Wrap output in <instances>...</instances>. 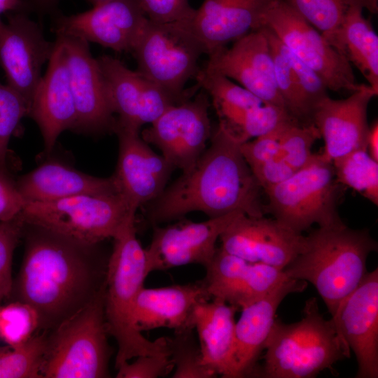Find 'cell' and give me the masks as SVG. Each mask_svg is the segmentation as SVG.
<instances>
[{
	"instance_id": "obj_1",
	"label": "cell",
	"mask_w": 378,
	"mask_h": 378,
	"mask_svg": "<svg viewBox=\"0 0 378 378\" xmlns=\"http://www.w3.org/2000/svg\"><path fill=\"white\" fill-rule=\"evenodd\" d=\"M24 253L11 300L37 312L48 332L89 304L105 287L108 257L97 244L24 223Z\"/></svg>"
},
{
	"instance_id": "obj_2",
	"label": "cell",
	"mask_w": 378,
	"mask_h": 378,
	"mask_svg": "<svg viewBox=\"0 0 378 378\" xmlns=\"http://www.w3.org/2000/svg\"><path fill=\"white\" fill-rule=\"evenodd\" d=\"M210 139L211 145L193 167L146 204L153 225L192 211L203 212L209 218L237 211L249 216H264L262 189L241 153L240 144L218 126Z\"/></svg>"
},
{
	"instance_id": "obj_3",
	"label": "cell",
	"mask_w": 378,
	"mask_h": 378,
	"mask_svg": "<svg viewBox=\"0 0 378 378\" xmlns=\"http://www.w3.org/2000/svg\"><path fill=\"white\" fill-rule=\"evenodd\" d=\"M304 237L302 250L283 271L289 279L314 285L334 317L368 272L367 259L377 251V242L368 229L346 225L319 227Z\"/></svg>"
},
{
	"instance_id": "obj_4",
	"label": "cell",
	"mask_w": 378,
	"mask_h": 378,
	"mask_svg": "<svg viewBox=\"0 0 378 378\" xmlns=\"http://www.w3.org/2000/svg\"><path fill=\"white\" fill-rule=\"evenodd\" d=\"M106 276L104 313L110 336L117 344L115 368L140 355L170 354L169 337L150 341L134 321L136 298L146 276L145 250L136 234L135 218L113 238Z\"/></svg>"
},
{
	"instance_id": "obj_5",
	"label": "cell",
	"mask_w": 378,
	"mask_h": 378,
	"mask_svg": "<svg viewBox=\"0 0 378 378\" xmlns=\"http://www.w3.org/2000/svg\"><path fill=\"white\" fill-rule=\"evenodd\" d=\"M302 314L293 323L275 319L264 347V365L256 377L313 378L351 357L341 330L332 318H323L316 298L305 302Z\"/></svg>"
},
{
	"instance_id": "obj_6",
	"label": "cell",
	"mask_w": 378,
	"mask_h": 378,
	"mask_svg": "<svg viewBox=\"0 0 378 378\" xmlns=\"http://www.w3.org/2000/svg\"><path fill=\"white\" fill-rule=\"evenodd\" d=\"M104 295L105 287L85 307L48 331L42 378L110 377L112 353L108 341Z\"/></svg>"
},
{
	"instance_id": "obj_7",
	"label": "cell",
	"mask_w": 378,
	"mask_h": 378,
	"mask_svg": "<svg viewBox=\"0 0 378 378\" xmlns=\"http://www.w3.org/2000/svg\"><path fill=\"white\" fill-rule=\"evenodd\" d=\"M342 186L332 162L314 153L288 179L264 190L268 198L265 211L299 234L314 224L321 227L344 225L337 211Z\"/></svg>"
},
{
	"instance_id": "obj_8",
	"label": "cell",
	"mask_w": 378,
	"mask_h": 378,
	"mask_svg": "<svg viewBox=\"0 0 378 378\" xmlns=\"http://www.w3.org/2000/svg\"><path fill=\"white\" fill-rule=\"evenodd\" d=\"M136 212L120 192L81 195L50 202H26L24 223L42 227L79 241L97 244L113 239Z\"/></svg>"
},
{
	"instance_id": "obj_9",
	"label": "cell",
	"mask_w": 378,
	"mask_h": 378,
	"mask_svg": "<svg viewBox=\"0 0 378 378\" xmlns=\"http://www.w3.org/2000/svg\"><path fill=\"white\" fill-rule=\"evenodd\" d=\"M190 21L159 23L148 20L132 52L137 71L150 79L178 104L192 97L195 91L184 87L197 77V62L206 53L189 27Z\"/></svg>"
},
{
	"instance_id": "obj_10",
	"label": "cell",
	"mask_w": 378,
	"mask_h": 378,
	"mask_svg": "<svg viewBox=\"0 0 378 378\" xmlns=\"http://www.w3.org/2000/svg\"><path fill=\"white\" fill-rule=\"evenodd\" d=\"M270 29L299 59L335 92L360 88L352 66L323 35L284 0H270L262 27Z\"/></svg>"
},
{
	"instance_id": "obj_11",
	"label": "cell",
	"mask_w": 378,
	"mask_h": 378,
	"mask_svg": "<svg viewBox=\"0 0 378 378\" xmlns=\"http://www.w3.org/2000/svg\"><path fill=\"white\" fill-rule=\"evenodd\" d=\"M209 106L208 94L202 90L193 99L167 108L142 132L141 138L158 148L175 168L187 172L204 152L211 138Z\"/></svg>"
},
{
	"instance_id": "obj_12",
	"label": "cell",
	"mask_w": 378,
	"mask_h": 378,
	"mask_svg": "<svg viewBox=\"0 0 378 378\" xmlns=\"http://www.w3.org/2000/svg\"><path fill=\"white\" fill-rule=\"evenodd\" d=\"M7 21L0 16V66L6 85L18 93L29 106L42 77L43 65L48 62L55 41H48L41 26L28 12L7 13Z\"/></svg>"
},
{
	"instance_id": "obj_13",
	"label": "cell",
	"mask_w": 378,
	"mask_h": 378,
	"mask_svg": "<svg viewBox=\"0 0 378 378\" xmlns=\"http://www.w3.org/2000/svg\"><path fill=\"white\" fill-rule=\"evenodd\" d=\"M148 20L139 0H108L85 12L57 15L53 29L56 35L132 53Z\"/></svg>"
},
{
	"instance_id": "obj_14",
	"label": "cell",
	"mask_w": 378,
	"mask_h": 378,
	"mask_svg": "<svg viewBox=\"0 0 378 378\" xmlns=\"http://www.w3.org/2000/svg\"><path fill=\"white\" fill-rule=\"evenodd\" d=\"M241 214L237 211L202 222L183 220L165 227L153 225L151 241L144 248L148 274L188 264L205 268L220 234Z\"/></svg>"
},
{
	"instance_id": "obj_15",
	"label": "cell",
	"mask_w": 378,
	"mask_h": 378,
	"mask_svg": "<svg viewBox=\"0 0 378 378\" xmlns=\"http://www.w3.org/2000/svg\"><path fill=\"white\" fill-rule=\"evenodd\" d=\"M64 45L76 122L74 131L89 134L113 132L116 118L97 59L89 43L79 38L57 35Z\"/></svg>"
},
{
	"instance_id": "obj_16",
	"label": "cell",
	"mask_w": 378,
	"mask_h": 378,
	"mask_svg": "<svg viewBox=\"0 0 378 378\" xmlns=\"http://www.w3.org/2000/svg\"><path fill=\"white\" fill-rule=\"evenodd\" d=\"M97 62L104 78L115 124L140 130L178 102L150 79L120 60L102 55Z\"/></svg>"
},
{
	"instance_id": "obj_17",
	"label": "cell",
	"mask_w": 378,
	"mask_h": 378,
	"mask_svg": "<svg viewBox=\"0 0 378 378\" xmlns=\"http://www.w3.org/2000/svg\"><path fill=\"white\" fill-rule=\"evenodd\" d=\"M113 132L118 138L119 152L112 176L131 209L136 212L163 192L176 168L149 147L139 130L115 125Z\"/></svg>"
},
{
	"instance_id": "obj_18",
	"label": "cell",
	"mask_w": 378,
	"mask_h": 378,
	"mask_svg": "<svg viewBox=\"0 0 378 378\" xmlns=\"http://www.w3.org/2000/svg\"><path fill=\"white\" fill-rule=\"evenodd\" d=\"M304 236L275 218L238 216L220 234V248L251 262L284 270L302 250Z\"/></svg>"
},
{
	"instance_id": "obj_19",
	"label": "cell",
	"mask_w": 378,
	"mask_h": 378,
	"mask_svg": "<svg viewBox=\"0 0 378 378\" xmlns=\"http://www.w3.org/2000/svg\"><path fill=\"white\" fill-rule=\"evenodd\" d=\"M204 68L235 80L265 104L286 110L276 85L270 46L261 28L234 41L230 48L209 55Z\"/></svg>"
},
{
	"instance_id": "obj_20",
	"label": "cell",
	"mask_w": 378,
	"mask_h": 378,
	"mask_svg": "<svg viewBox=\"0 0 378 378\" xmlns=\"http://www.w3.org/2000/svg\"><path fill=\"white\" fill-rule=\"evenodd\" d=\"M377 94L368 84L363 83L345 99L328 96L314 106L311 120L323 139L324 158L332 162L352 151L367 150L368 106Z\"/></svg>"
},
{
	"instance_id": "obj_21",
	"label": "cell",
	"mask_w": 378,
	"mask_h": 378,
	"mask_svg": "<svg viewBox=\"0 0 378 378\" xmlns=\"http://www.w3.org/2000/svg\"><path fill=\"white\" fill-rule=\"evenodd\" d=\"M356 357V378L378 377V270L368 272L331 317Z\"/></svg>"
},
{
	"instance_id": "obj_22",
	"label": "cell",
	"mask_w": 378,
	"mask_h": 378,
	"mask_svg": "<svg viewBox=\"0 0 378 378\" xmlns=\"http://www.w3.org/2000/svg\"><path fill=\"white\" fill-rule=\"evenodd\" d=\"M205 270L202 280L211 300L241 309L289 279L282 270L247 261L220 247L217 248Z\"/></svg>"
},
{
	"instance_id": "obj_23",
	"label": "cell",
	"mask_w": 378,
	"mask_h": 378,
	"mask_svg": "<svg viewBox=\"0 0 378 378\" xmlns=\"http://www.w3.org/2000/svg\"><path fill=\"white\" fill-rule=\"evenodd\" d=\"M48 64L34 92L28 115L37 124L45 150L49 153L58 136L65 130H74L76 122L66 55L59 37H56Z\"/></svg>"
},
{
	"instance_id": "obj_24",
	"label": "cell",
	"mask_w": 378,
	"mask_h": 378,
	"mask_svg": "<svg viewBox=\"0 0 378 378\" xmlns=\"http://www.w3.org/2000/svg\"><path fill=\"white\" fill-rule=\"evenodd\" d=\"M270 0H204L189 27L208 55L260 29Z\"/></svg>"
},
{
	"instance_id": "obj_25",
	"label": "cell",
	"mask_w": 378,
	"mask_h": 378,
	"mask_svg": "<svg viewBox=\"0 0 378 378\" xmlns=\"http://www.w3.org/2000/svg\"><path fill=\"white\" fill-rule=\"evenodd\" d=\"M307 285L306 281L288 279L241 309L234 328L236 378L256 376L257 362L264 350L279 306L288 295L302 292Z\"/></svg>"
},
{
	"instance_id": "obj_26",
	"label": "cell",
	"mask_w": 378,
	"mask_h": 378,
	"mask_svg": "<svg viewBox=\"0 0 378 378\" xmlns=\"http://www.w3.org/2000/svg\"><path fill=\"white\" fill-rule=\"evenodd\" d=\"M209 300L202 280L161 288L144 286L135 302V326L141 332L158 328L174 332L194 330L197 307Z\"/></svg>"
},
{
	"instance_id": "obj_27",
	"label": "cell",
	"mask_w": 378,
	"mask_h": 378,
	"mask_svg": "<svg viewBox=\"0 0 378 378\" xmlns=\"http://www.w3.org/2000/svg\"><path fill=\"white\" fill-rule=\"evenodd\" d=\"M16 183L26 202L120 192L113 176H93L54 160L46 161L20 176Z\"/></svg>"
},
{
	"instance_id": "obj_28",
	"label": "cell",
	"mask_w": 378,
	"mask_h": 378,
	"mask_svg": "<svg viewBox=\"0 0 378 378\" xmlns=\"http://www.w3.org/2000/svg\"><path fill=\"white\" fill-rule=\"evenodd\" d=\"M237 308L218 300L200 303L194 316L204 365L216 375L236 378L234 314Z\"/></svg>"
},
{
	"instance_id": "obj_29",
	"label": "cell",
	"mask_w": 378,
	"mask_h": 378,
	"mask_svg": "<svg viewBox=\"0 0 378 378\" xmlns=\"http://www.w3.org/2000/svg\"><path fill=\"white\" fill-rule=\"evenodd\" d=\"M363 10L360 6L349 10L334 48L355 66L378 92V36Z\"/></svg>"
},
{
	"instance_id": "obj_30",
	"label": "cell",
	"mask_w": 378,
	"mask_h": 378,
	"mask_svg": "<svg viewBox=\"0 0 378 378\" xmlns=\"http://www.w3.org/2000/svg\"><path fill=\"white\" fill-rule=\"evenodd\" d=\"M196 79L197 85L212 98L219 119L218 126L225 130L236 127L248 109L265 104L255 94L216 71L204 67Z\"/></svg>"
},
{
	"instance_id": "obj_31",
	"label": "cell",
	"mask_w": 378,
	"mask_h": 378,
	"mask_svg": "<svg viewBox=\"0 0 378 378\" xmlns=\"http://www.w3.org/2000/svg\"><path fill=\"white\" fill-rule=\"evenodd\" d=\"M316 29L334 48L340 30L349 10L362 7L375 14L377 0H284Z\"/></svg>"
},
{
	"instance_id": "obj_32",
	"label": "cell",
	"mask_w": 378,
	"mask_h": 378,
	"mask_svg": "<svg viewBox=\"0 0 378 378\" xmlns=\"http://www.w3.org/2000/svg\"><path fill=\"white\" fill-rule=\"evenodd\" d=\"M332 162L338 183L378 205V162L367 150L352 151Z\"/></svg>"
},
{
	"instance_id": "obj_33",
	"label": "cell",
	"mask_w": 378,
	"mask_h": 378,
	"mask_svg": "<svg viewBox=\"0 0 378 378\" xmlns=\"http://www.w3.org/2000/svg\"><path fill=\"white\" fill-rule=\"evenodd\" d=\"M46 342L43 331L20 346H0V378H41Z\"/></svg>"
},
{
	"instance_id": "obj_34",
	"label": "cell",
	"mask_w": 378,
	"mask_h": 378,
	"mask_svg": "<svg viewBox=\"0 0 378 378\" xmlns=\"http://www.w3.org/2000/svg\"><path fill=\"white\" fill-rule=\"evenodd\" d=\"M40 330L36 309L27 302L11 300L0 304V341L11 347L27 343Z\"/></svg>"
},
{
	"instance_id": "obj_35",
	"label": "cell",
	"mask_w": 378,
	"mask_h": 378,
	"mask_svg": "<svg viewBox=\"0 0 378 378\" xmlns=\"http://www.w3.org/2000/svg\"><path fill=\"white\" fill-rule=\"evenodd\" d=\"M169 346L174 363L173 378H211L216 376L203 363L193 329L174 332V336L169 337Z\"/></svg>"
},
{
	"instance_id": "obj_36",
	"label": "cell",
	"mask_w": 378,
	"mask_h": 378,
	"mask_svg": "<svg viewBox=\"0 0 378 378\" xmlns=\"http://www.w3.org/2000/svg\"><path fill=\"white\" fill-rule=\"evenodd\" d=\"M268 42L272 55L276 85L287 111L299 124L300 120H308L312 123V108L289 64L277 49Z\"/></svg>"
},
{
	"instance_id": "obj_37",
	"label": "cell",
	"mask_w": 378,
	"mask_h": 378,
	"mask_svg": "<svg viewBox=\"0 0 378 378\" xmlns=\"http://www.w3.org/2000/svg\"><path fill=\"white\" fill-rule=\"evenodd\" d=\"M289 122H298L286 109L262 104L248 109L237 129L229 136L242 144L251 138L268 134Z\"/></svg>"
},
{
	"instance_id": "obj_38",
	"label": "cell",
	"mask_w": 378,
	"mask_h": 378,
	"mask_svg": "<svg viewBox=\"0 0 378 378\" xmlns=\"http://www.w3.org/2000/svg\"><path fill=\"white\" fill-rule=\"evenodd\" d=\"M29 114L24 99L0 82V168H8V144L21 120Z\"/></svg>"
},
{
	"instance_id": "obj_39",
	"label": "cell",
	"mask_w": 378,
	"mask_h": 378,
	"mask_svg": "<svg viewBox=\"0 0 378 378\" xmlns=\"http://www.w3.org/2000/svg\"><path fill=\"white\" fill-rule=\"evenodd\" d=\"M260 28L270 43L277 49L289 64L312 112L314 106L328 96L326 85L313 69L293 53L270 29L264 26Z\"/></svg>"
},
{
	"instance_id": "obj_40",
	"label": "cell",
	"mask_w": 378,
	"mask_h": 378,
	"mask_svg": "<svg viewBox=\"0 0 378 378\" xmlns=\"http://www.w3.org/2000/svg\"><path fill=\"white\" fill-rule=\"evenodd\" d=\"M319 138L320 133L313 123H293L285 132L277 156L297 172L310 160L314 154L312 146Z\"/></svg>"
},
{
	"instance_id": "obj_41",
	"label": "cell",
	"mask_w": 378,
	"mask_h": 378,
	"mask_svg": "<svg viewBox=\"0 0 378 378\" xmlns=\"http://www.w3.org/2000/svg\"><path fill=\"white\" fill-rule=\"evenodd\" d=\"M24 223L20 216L0 222V304L10 298L13 284L12 262L14 251L23 235Z\"/></svg>"
},
{
	"instance_id": "obj_42",
	"label": "cell",
	"mask_w": 378,
	"mask_h": 378,
	"mask_svg": "<svg viewBox=\"0 0 378 378\" xmlns=\"http://www.w3.org/2000/svg\"><path fill=\"white\" fill-rule=\"evenodd\" d=\"M293 123L298 122H286L268 134L239 144L241 153L251 168L267 162L279 155L285 132Z\"/></svg>"
},
{
	"instance_id": "obj_43",
	"label": "cell",
	"mask_w": 378,
	"mask_h": 378,
	"mask_svg": "<svg viewBox=\"0 0 378 378\" xmlns=\"http://www.w3.org/2000/svg\"><path fill=\"white\" fill-rule=\"evenodd\" d=\"M117 369V378H158L174 370L170 354L140 355Z\"/></svg>"
},
{
	"instance_id": "obj_44",
	"label": "cell",
	"mask_w": 378,
	"mask_h": 378,
	"mask_svg": "<svg viewBox=\"0 0 378 378\" xmlns=\"http://www.w3.org/2000/svg\"><path fill=\"white\" fill-rule=\"evenodd\" d=\"M150 21L167 23L190 21L195 12L188 0H139Z\"/></svg>"
},
{
	"instance_id": "obj_45",
	"label": "cell",
	"mask_w": 378,
	"mask_h": 378,
	"mask_svg": "<svg viewBox=\"0 0 378 378\" xmlns=\"http://www.w3.org/2000/svg\"><path fill=\"white\" fill-rule=\"evenodd\" d=\"M25 204L8 169L0 168V222L18 216Z\"/></svg>"
},
{
	"instance_id": "obj_46",
	"label": "cell",
	"mask_w": 378,
	"mask_h": 378,
	"mask_svg": "<svg viewBox=\"0 0 378 378\" xmlns=\"http://www.w3.org/2000/svg\"><path fill=\"white\" fill-rule=\"evenodd\" d=\"M251 169L263 190L281 183L296 172L278 156Z\"/></svg>"
},
{
	"instance_id": "obj_47",
	"label": "cell",
	"mask_w": 378,
	"mask_h": 378,
	"mask_svg": "<svg viewBox=\"0 0 378 378\" xmlns=\"http://www.w3.org/2000/svg\"><path fill=\"white\" fill-rule=\"evenodd\" d=\"M31 10L41 15L53 14L61 0H25Z\"/></svg>"
},
{
	"instance_id": "obj_48",
	"label": "cell",
	"mask_w": 378,
	"mask_h": 378,
	"mask_svg": "<svg viewBox=\"0 0 378 378\" xmlns=\"http://www.w3.org/2000/svg\"><path fill=\"white\" fill-rule=\"evenodd\" d=\"M18 11H31L25 0H0V16L4 13Z\"/></svg>"
},
{
	"instance_id": "obj_49",
	"label": "cell",
	"mask_w": 378,
	"mask_h": 378,
	"mask_svg": "<svg viewBox=\"0 0 378 378\" xmlns=\"http://www.w3.org/2000/svg\"><path fill=\"white\" fill-rule=\"evenodd\" d=\"M367 150L372 159L378 162V122L377 120L370 127Z\"/></svg>"
},
{
	"instance_id": "obj_50",
	"label": "cell",
	"mask_w": 378,
	"mask_h": 378,
	"mask_svg": "<svg viewBox=\"0 0 378 378\" xmlns=\"http://www.w3.org/2000/svg\"><path fill=\"white\" fill-rule=\"evenodd\" d=\"M85 1L91 4L92 6H95L98 4L102 3L108 0H85Z\"/></svg>"
}]
</instances>
